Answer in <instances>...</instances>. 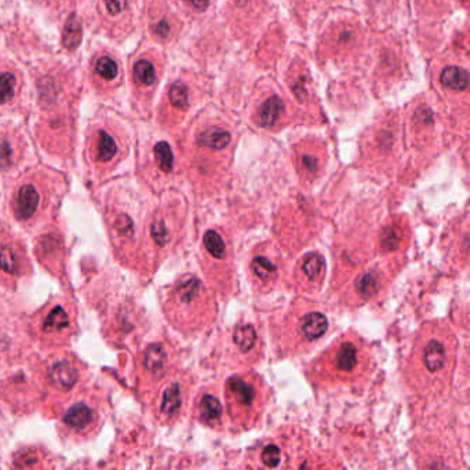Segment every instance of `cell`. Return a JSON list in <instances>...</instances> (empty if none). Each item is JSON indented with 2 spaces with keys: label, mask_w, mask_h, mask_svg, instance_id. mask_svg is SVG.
Wrapping results in <instances>:
<instances>
[{
  "label": "cell",
  "mask_w": 470,
  "mask_h": 470,
  "mask_svg": "<svg viewBox=\"0 0 470 470\" xmlns=\"http://www.w3.org/2000/svg\"><path fill=\"white\" fill-rule=\"evenodd\" d=\"M198 143L211 149H224L230 143V134L221 128H210L199 136Z\"/></svg>",
  "instance_id": "d6986e66"
},
{
  "label": "cell",
  "mask_w": 470,
  "mask_h": 470,
  "mask_svg": "<svg viewBox=\"0 0 470 470\" xmlns=\"http://www.w3.org/2000/svg\"><path fill=\"white\" fill-rule=\"evenodd\" d=\"M185 389L180 381H173L164 387L159 402L158 414L164 419H174L181 414L184 406Z\"/></svg>",
  "instance_id": "8992f818"
},
{
  "label": "cell",
  "mask_w": 470,
  "mask_h": 470,
  "mask_svg": "<svg viewBox=\"0 0 470 470\" xmlns=\"http://www.w3.org/2000/svg\"><path fill=\"white\" fill-rule=\"evenodd\" d=\"M28 269V258L22 247L11 239L0 240V275L13 282L22 277Z\"/></svg>",
  "instance_id": "277c9868"
},
{
  "label": "cell",
  "mask_w": 470,
  "mask_h": 470,
  "mask_svg": "<svg viewBox=\"0 0 470 470\" xmlns=\"http://www.w3.org/2000/svg\"><path fill=\"white\" fill-rule=\"evenodd\" d=\"M283 108H285L283 101L277 96L269 98L261 106V111H260V115H258V122L262 127L273 126L275 123L277 122L280 113L283 112Z\"/></svg>",
  "instance_id": "ac0fdd59"
},
{
  "label": "cell",
  "mask_w": 470,
  "mask_h": 470,
  "mask_svg": "<svg viewBox=\"0 0 470 470\" xmlns=\"http://www.w3.org/2000/svg\"><path fill=\"white\" fill-rule=\"evenodd\" d=\"M326 262L317 252H310L301 261V272L309 282H320L325 276Z\"/></svg>",
  "instance_id": "9a60e30c"
},
{
  "label": "cell",
  "mask_w": 470,
  "mask_h": 470,
  "mask_svg": "<svg viewBox=\"0 0 470 470\" xmlns=\"http://www.w3.org/2000/svg\"><path fill=\"white\" fill-rule=\"evenodd\" d=\"M441 84L452 91H464L469 86V73L459 66H449L440 75Z\"/></svg>",
  "instance_id": "7c38bea8"
},
{
  "label": "cell",
  "mask_w": 470,
  "mask_h": 470,
  "mask_svg": "<svg viewBox=\"0 0 470 470\" xmlns=\"http://www.w3.org/2000/svg\"><path fill=\"white\" fill-rule=\"evenodd\" d=\"M97 72L103 76V79L111 81L115 79L118 75V66L115 61L109 57H101L97 62Z\"/></svg>",
  "instance_id": "f546056e"
},
{
  "label": "cell",
  "mask_w": 470,
  "mask_h": 470,
  "mask_svg": "<svg viewBox=\"0 0 470 470\" xmlns=\"http://www.w3.org/2000/svg\"><path fill=\"white\" fill-rule=\"evenodd\" d=\"M190 3L199 10H205L208 6V0H190Z\"/></svg>",
  "instance_id": "e575fe53"
},
{
  "label": "cell",
  "mask_w": 470,
  "mask_h": 470,
  "mask_svg": "<svg viewBox=\"0 0 470 470\" xmlns=\"http://www.w3.org/2000/svg\"><path fill=\"white\" fill-rule=\"evenodd\" d=\"M103 1H105L106 7H108L109 13H112V14L122 13V10L124 9V6H126L124 0H103Z\"/></svg>",
  "instance_id": "1f68e13d"
},
{
  "label": "cell",
  "mask_w": 470,
  "mask_h": 470,
  "mask_svg": "<svg viewBox=\"0 0 470 470\" xmlns=\"http://www.w3.org/2000/svg\"><path fill=\"white\" fill-rule=\"evenodd\" d=\"M328 329V319L320 312H312L305 315L300 323V331L307 341H316L322 338Z\"/></svg>",
  "instance_id": "30bf717a"
},
{
  "label": "cell",
  "mask_w": 470,
  "mask_h": 470,
  "mask_svg": "<svg viewBox=\"0 0 470 470\" xmlns=\"http://www.w3.org/2000/svg\"><path fill=\"white\" fill-rule=\"evenodd\" d=\"M156 32L160 35V36H167L168 35V25L165 22H160L156 28Z\"/></svg>",
  "instance_id": "836d02e7"
},
{
  "label": "cell",
  "mask_w": 470,
  "mask_h": 470,
  "mask_svg": "<svg viewBox=\"0 0 470 470\" xmlns=\"http://www.w3.org/2000/svg\"><path fill=\"white\" fill-rule=\"evenodd\" d=\"M226 397H229V400L240 409L252 407L257 399V390L254 385L242 377H232L226 382Z\"/></svg>",
  "instance_id": "52a82bcc"
},
{
  "label": "cell",
  "mask_w": 470,
  "mask_h": 470,
  "mask_svg": "<svg viewBox=\"0 0 470 470\" xmlns=\"http://www.w3.org/2000/svg\"><path fill=\"white\" fill-rule=\"evenodd\" d=\"M170 101L178 109L188 108V88L185 84L177 82L170 87Z\"/></svg>",
  "instance_id": "4316f807"
},
{
  "label": "cell",
  "mask_w": 470,
  "mask_h": 470,
  "mask_svg": "<svg viewBox=\"0 0 470 470\" xmlns=\"http://www.w3.org/2000/svg\"><path fill=\"white\" fill-rule=\"evenodd\" d=\"M118 152V146L113 141V138L105 133L101 131L100 137H98V146H97V156L101 162H109L113 159V156Z\"/></svg>",
  "instance_id": "cb8c5ba5"
},
{
  "label": "cell",
  "mask_w": 470,
  "mask_h": 470,
  "mask_svg": "<svg viewBox=\"0 0 470 470\" xmlns=\"http://www.w3.org/2000/svg\"><path fill=\"white\" fill-rule=\"evenodd\" d=\"M14 83L16 79L11 73L0 75V101L7 103L14 96Z\"/></svg>",
  "instance_id": "f1b7e54d"
},
{
  "label": "cell",
  "mask_w": 470,
  "mask_h": 470,
  "mask_svg": "<svg viewBox=\"0 0 470 470\" xmlns=\"http://www.w3.org/2000/svg\"><path fill=\"white\" fill-rule=\"evenodd\" d=\"M100 422L101 414L98 406L90 403L87 399L76 400L62 415L63 426L75 436H88L98 428Z\"/></svg>",
  "instance_id": "6da1fadb"
},
{
  "label": "cell",
  "mask_w": 470,
  "mask_h": 470,
  "mask_svg": "<svg viewBox=\"0 0 470 470\" xmlns=\"http://www.w3.org/2000/svg\"><path fill=\"white\" fill-rule=\"evenodd\" d=\"M233 342L237 348L240 349V352L247 353L255 347L257 332H255L254 327L250 326V325L237 326L235 328V332H233Z\"/></svg>",
  "instance_id": "44dd1931"
},
{
  "label": "cell",
  "mask_w": 470,
  "mask_h": 470,
  "mask_svg": "<svg viewBox=\"0 0 470 470\" xmlns=\"http://www.w3.org/2000/svg\"><path fill=\"white\" fill-rule=\"evenodd\" d=\"M402 239H403V233L397 226H387L381 233L379 245L385 252H390L400 247Z\"/></svg>",
  "instance_id": "603a6c76"
},
{
  "label": "cell",
  "mask_w": 470,
  "mask_h": 470,
  "mask_svg": "<svg viewBox=\"0 0 470 470\" xmlns=\"http://www.w3.org/2000/svg\"><path fill=\"white\" fill-rule=\"evenodd\" d=\"M73 310L66 302L57 301L47 305L39 320V334L43 338H65L75 327Z\"/></svg>",
  "instance_id": "7a4b0ae2"
},
{
  "label": "cell",
  "mask_w": 470,
  "mask_h": 470,
  "mask_svg": "<svg viewBox=\"0 0 470 470\" xmlns=\"http://www.w3.org/2000/svg\"><path fill=\"white\" fill-rule=\"evenodd\" d=\"M168 364V353L162 344H152L145 349L143 368L145 374L153 379L163 377Z\"/></svg>",
  "instance_id": "ba28073f"
},
{
  "label": "cell",
  "mask_w": 470,
  "mask_h": 470,
  "mask_svg": "<svg viewBox=\"0 0 470 470\" xmlns=\"http://www.w3.org/2000/svg\"><path fill=\"white\" fill-rule=\"evenodd\" d=\"M134 79L138 84L150 86L156 81L153 65L146 60H141L134 65Z\"/></svg>",
  "instance_id": "d4e9b609"
},
{
  "label": "cell",
  "mask_w": 470,
  "mask_h": 470,
  "mask_svg": "<svg viewBox=\"0 0 470 470\" xmlns=\"http://www.w3.org/2000/svg\"><path fill=\"white\" fill-rule=\"evenodd\" d=\"M382 286V276L377 270H369L362 275L356 282V291L364 300L375 295Z\"/></svg>",
  "instance_id": "e0dca14e"
},
{
  "label": "cell",
  "mask_w": 470,
  "mask_h": 470,
  "mask_svg": "<svg viewBox=\"0 0 470 470\" xmlns=\"http://www.w3.org/2000/svg\"><path fill=\"white\" fill-rule=\"evenodd\" d=\"M334 364L335 369L342 372V374H349L353 372L356 367L359 366V352L357 348L352 344H344L338 348V352L334 357Z\"/></svg>",
  "instance_id": "5bb4252c"
},
{
  "label": "cell",
  "mask_w": 470,
  "mask_h": 470,
  "mask_svg": "<svg viewBox=\"0 0 470 470\" xmlns=\"http://www.w3.org/2000/svg\"><path fill=\"white\" fill-rule=\"evenodd\" d=\"M261 462L265 468H277L282 462V451L277 446H266L261 454Z\"/></svg>",
  "instance_id": "83f0119b"
},
{
  "label": "cell",
  "mask_w": 470,
  "mask_h": 470,
  "mask_svg": "<svg viewBox=\"0 0 470 470\" xmlns=\"http://www.w3.org/2000/svg\"><path fill=\"white\" fill-rule=\"evenodd\" d=\"M148 232H149V239L159 248H165L173 239L171 225L164 217H153V220L148 226Z\"/></svg>",
  "instance_id": "4fadbf2b"
},
{
  "label": "cell",
  "mask_w": 470,
  "mask_h": 470,
  "mask_svg": "<svg viewBox=\"0 0 470 470\" xmlns=\"http://www.w3.org/2000/svg\"><path fill=\"white\" fill-rule=\"evenodd\" d=\"M422 360L431 374L443 371L449 360L447 347L439 339H430L422 350Z\"/></svg>",
  "instance_id": "9c48e42d"
},
{
  "label": "cell",
  "mask_w": 470,
  "mask_h": 470,
  "mask_svg": "<svg viewBox=\"0 0 470 470\" xmlns=\"http://www.w3.org/2000/svg\"><path fill=\"white\" fill-rule=\"evenodd\" d=\"M199 418L208 426H217L223 418V406L217 396L205 393L199 402Z\"/></svg>",
  "instance_id": "8fae6325"
},
{
  "label": "cell",
  "mask_w": 470,
  "mask_h": 470,
  "mask_svg": "<svg viewBox=\"0 0 470 470\" xmlns=\"http://www.w3.org/2000/svg\"><path fill=\"white\" fill-rule=\"evenodd\" d=\"M11 208L14 218L22 224L35 221L43 214L41 192L35 185H22L13 198Z\"/></svg>",
  "instance_id": "3957f363"
},
{
  "label": "cell",
  "mask_w": 470,
  "mask_h": 470,
  "mask_svg": "<svg viewBox=\"0 0 470 470\" xmlns=\"http://www.w3.org/2000/svg\"><path fill=\"white\" fill-rule=\"evenodd\" d=\"M153 153H155V159H156V163L159 165V168L163 173H171L173 163H174V156H173L170 145L167 143H158L153 149Z\"/></svg>",
  "instance_id": "484cf974"
},
{
  "label": "cell",
  "mask_w": 470,
  "mask_h": 470,
  "mask_svg": "<svg viewBox=\"0 0 470 470\" xmlns=\"http://www.w3.org/2000/svg\"><path fill=\"white\" fill-rule=\"evenodd\" d=\"M47 379L58 392H69L81 379V369L73 360L58 359L47 368Z\"/></svg>",
  "instance_id": "5b68a950"
},
{
  "label": "cell",
  "mask_w": 470,
  "mask_h": 470,
  "mask_svg": "<svg viewBox=\"0 0 470 470\" xmlns=\"http://www.w3.org/2000/svg\"><path fill=\"white\" fill-rule=\"evenodd\" d=\"M302 162H304V165L307 167V170L315 171L316 167H317V162H316L313 158H310V156H305V158L302 159Z\"/></svg>",
  "instance_id": "d6a6232c"
},
{
  "label": "cell",
  "mask_w": 470,
  "mask_h": 470,
  "mask_svg": "<svg viewBox=\"0 0 470 470\" xmlns=\"http://www.w3.org/2000/svg\"><path fill=\"white\" fill-rule=\"evenodd\" d=\"M13 164V150L7 141H0V170H7Z\"/></svg>",
  "instance_id": "4dcf8cb0"
},
{
  "label": "cell",
  "mask_w": 470,
  "mask_h": 470,
  "mask_svg": "<svg viewBox=\"0 0 470 470\" xmlns=\"http://www.w3.org/2000/svg\"><path fill=\"white\" fill-rule=\"evenodd\" d=\"M203 245L210 255L217 260L226 258V245L223 236L215 230H207L203 237Z\"/></svg>",
  "instance_id": "7402d4cb"
},
{
  "label": "cell",
  "mask_w": 470,
  "mask_h": 470,
  "mask_svg": "<svg viewBox=\"0 0 470 470\" xmlns=\"http://www.w3.org/2000/svg\"><path fill=\"white\" fill-rule=\"evenodd\" d=\"M63 46L69 50H75L82 43V24L76 19V16H71L63 29Z\"/></svg>",
  "instance_id": "ffe728a7"
},
{
  "label": "cell",
  "mask_w": 470,
  "mask_h": 470,
  "mask_svg": "<svg viewBox=\"0 0 470 470\" xmlns=\"http://www.w3.org/2000/svg\"><path fill=\"white\" fill-rule=\"evenodd\" d=\"M251 272L254 277L261 283H270L277 276V267L265 255H258L251 261Z\"/></svg>",
  "instance_id": "2e32d148"
}]
</instances>
